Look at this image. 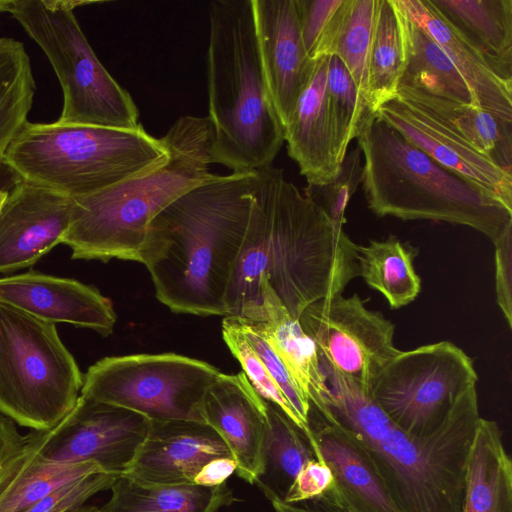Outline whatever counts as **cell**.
Masks as SVG:
<instances>
[{
  "label": "cell",
  "mask_w": 512,
  "mask_h": 512,
  "mask_svg": "<svg viewBox=\"0 0 512 512\" xmlns=\"http://www.w3.org/2000/svg\"><path fill=\"white\" fill-rule=\"evenodd\" d=\"M250 201L227 317L257 300L262 275L296 319L313 302L342 294L358 276L357 244L282 169L256 171Z\"/></svg>",
  "instance_id": "6da1fadb"
},
{
  "label": "cell",
  "mask_w": 512,
  "mask_h": 512,
  "mask_svg": "<svg viewBox=\"0 0 512 512\" xmlns=\"http://www.w3.org/2000/svg\"><path fill=\"white\" fill-rule=\"evenodd\" d=\"M256 171L218 175L150 222L140 252L157 299L175 313L228 316L227 296L250 216Z\"/></svg>",
  "instance_id": "7a4b0ae2"
},
{
  "label": "cell",
  "mask_w": 512,
  "mask_h": 512,
  "mask_svg": "<svg viewBox=\"0 0 512 512\" xmlns=\"http://www.w3.org/2000/svg\"><path fill=\"white\" fill-rule=\"evenodd\" d=\"M324 373L329 396L316 412L362 445L400 512H462L468 454L480 418L476 386L459 397L434 433L418 438L396 426L368 391Z\"/></svg>",
  "instance_id": "3957f363"
},
{
  "label": "cell",
  "mask_w": 512,
  "mask_h": 512,
  "mask_svg": "<svg viewBox=\"0 0 512 512\" xmlns=\"http://www.w3.org/2000/svg\"><path fill=\"white\" fill-rule=\"evenodd\" d=\"M161 140L167 150L156 166L90 195L73 198L61 244L73 259L140 262L148 226L163 209L191 189L218 176L212 163L208 117L182 116Z\"/></svg>",
  "instance_id": "277c9868"
},
{
  "label": "cell",
  "mask_w": 512,
  "mask_h": 512,
  "mask_svg": "<svg viewBox=\"0 0 512 512\" xmlns=\"http://www.w3.org/2000/svg\"><path fill=\"white\" fill-rule=\"evenodd\" d=\"M208 11L212 163L232 173L270 167L284 143V128L264 76L252 0H214Z\"/></svg>",
  "instance_id": "5b68a950"
},
{
  "label": "cell",
  "mask_w": 512,
  "mask_h": 512,
  "mask_svg": "<svg viewBox=\"0 0 512 512\" xmlns=\"http://www.w3.org/2000/svg\"><path fill=\"white\" fill-rule=\"evenodd\" d=\"M356 139L363 156L361 184L375 215L468 226L492 242L512 226V209L436 162L376 113Z\"/></svg>",
  "instance_id": "8992f818"
},
{
  "label": "cell",
  "mask_w": 512,
  "mask_h": 512,
  "mask_svg": "<svg viewBox=\"0 0 512 512\" xmlns=\"http://www.w3.org/2000/svg\"><path fill=\"white\" fill-rule=\"evenodd\" d=\"M167 157L161 140L143 126L27 121L2 164L16 178L71 198L93 194L142 173Z\"/></svg>",
  "instance_id": "52a82bcc"
},
{
  "label": "cell",
  "mask_w": 512,
  "mask_h": 512,
  "mask_svg": "<svg viewBox=\"0 0 512 512\" xmlns=\"http://www.w3.org/2000/svg\"><path fill=\"white\" fill-rule=\"evenodd\" d=\"M91 1L14 0L12 17L48 58L61 86L62 124L136 129L139 111L131 95L99 61L74 9Z\"/></svg>",
  "instance_id": "ba28073f"
},
{
  "label": "cell",
  "mask_w": 512,
  "mask_h": 512,
  "mask_svg": "<svg viewBox=\"0 0 512 512\" xmlns=\"http://www.w3.org/2000/svg\"><path fill=\"white\" fill-rule=\"evenodd\" d=\"M83 375L55 324L0 302V413L32 430L74 407Z\"/></svg>",
  "instance_id": "9c48e42d"
},
{
  "label": "cell",
  "mask_w": 512,
  "mask_h": 512,
  "mask_svg": "<svg viewBox=\"0 0 512 512\" xmlns=\"http://www.w3.org/2000/svg\"><path fill=\"white\" fill-rule=\"evenodd\" d=\"M219 374L207 362L174 353L105 357L83 375L81 395L150 421L205 423L203 399Z\"/></svg>",
  "instance_id": "30bf717a"
},
{
  "label": "cell",
  "mask_w": 512,
  "mask_h": 512,
  "mask_svg": "<svg viewBox=\"0 0 512 512\" xmlns=\"http://www.w3.org/2000/svg\"><path fill=\"white\" fill-rule=\"evenodd\" d=\"M478 380L472 359L448 341L400 351L378 374L369 394L406 433L424 438L446 420Z\"/></svg>",
  "instance_id": "8fae6325"
},
{
  "label": "cell",
  "mask_w": 512,
  "mask_h": 512,
  "mask_svg": "<svg viewBox=\"0 0 512 512\" xmlns=\"http://www.w3.org/2000/svg\"><path fill=\"white\" fill-rule=\"evenodd\" d=\"M298 320L315 343L323 371L368 392L381 370L401 351L394 345V324L368 309L357 294L313 302Z\"/></svg>",
  "instance_id": "7c38bea8"
},
{
  "label": "cell",
  "mask_w": 512,
  "mask_h": 512,
  "mask_svg": "<svg viewBox=\"0 0 512 512\" xmlns=\"http://www.w3.org/2000/svg\"><path fill=\"white\" fill-rule=\"evenodd\" d=\"M150 425L138 412L80 394L72 410L52 428L41 455L58 463L94 462L106 473L122 476Z\"/></svg>",
  "instance_id": "4fadbf2b"
},
{
  "label": "cell",
  "mask_w": 512,
  "mask_h": 512,
  "mask_svg": "<svg viewBox=\"0 0 512 512\" xmlns=\"http://www.w3.org/2000/svg\"><path fill=\"white\" fill-rule=\"evenodd\" d=\"M73 205L71 197L16 180L0 208V273L29 267L61 244Z\"/></svg>",
  "instance_id": "5bb4252c"
},
{
  "label": "cell",
  "mask_w": 512,
  "mask_h": 512,
  "mask_svg": "<svg viewBox=\"0 0 512 512\" xmlns=\"http://www.w3.org/2000/svg\"><path fill=\"white\" fill-rule=\"evenodd\" d=\"M252 6L264 76L285 129L315 60L305 50L295 0H252Z\"/></svg>",
  "instance_id": "9a60e30c"
},
{
  "label": "cell",
  "mask_w": 512,
  "mask_h": 512,
  "mask_svg": "<svg viewBox=\"0 0 512 512\" xmlns=\"http://www.w3.org/2000/svg\"><path fill=\"white\" fill-rule=\"evenodd\" d=\"M376 115L436 162L476 183L512 209V174L447 125L398 98L381 105Z\"/></svg>",
  "instance_id": "2e32d148"
},
{
  "label": "cell",
  "mask_w": 512,
  "mask_h": 512,
  "mask_svg": "<svg viewBox=\"0 0 512 512\" xmlns=\"http://www.w3.org/2000/svg\"><path fill=\"white\" fill-rule=\"evenodd\" d=\"M223 457L233 458L221 436L208 424L151 421L144 443L122 476L149 485L190 484L208 462Z\"/></svg>",
  "instance_id": "e0dca14e"
},
{
  "label": "cell",
  "mask_w": 512,
  "mask_h": 512,
  "mask_svg": "<svg viewBox=\"0 0 512 512\" xmlns=\"http://www.w3.org/2000/svg\"><path fill=\"white\" fill-rule=\"evenodd\" d=\"M0 302L38 319L92 329L102 336L116 323L110 299L75 279L36 271L0 278Z\"/></svg>",
  "instance_id": "ac0fdd59"
},
{
  "label": "cell",
  "mask_w": 512,
  "mask_h": 512,
  "mask_svg": "<svg viewBox=\"0 0 512 512\" xmlns=\"http://www.w3.org/2000/svg\"><path fill=\"white\" fill-rule=\"evenodd\" d=\"M202 414L204 422L229 448L238 476L255 484L263 470L268 426L266 401L243 372L236 375L220 372L205 393Z\"/></svg>",
  "instance_id": "d6986e66"
},
{
  "label": "cell",
  "mask_w": 512,
  "mask_h": 512,
  "mask_svg": "<svg viewBox=\"0 0 512 512\" xmlns=\"http://www.w3.org/2000/svg\"><path fill=\"white\" fill-rule=\"evenodd\" d=\"M309 428L333 476L327 497L340 512H400L362 445L344 428L327 421L310 407Z\"/></svg>",
  "instance_id": "ffe728a7"
},
{
  "label": "cell",
  "mask_w": 512,
  "mask_h": 512,
  "mask_svg": "<svg viewBox=\"0 0 512 512\" xmlns=\"http://www.w3.org/2000/svg\"><path fill=\"white\" fill-rule=\"evenodd\" d=\"M259 290L257 300L245 304L236 317L268 342L310 406L322 410L329 389L315 343L263 275L259 278Z\"/></svg>",
  "instance_id": "44dd1931"
},
{
  "label": "cell",
  "mask_w": 512,
  "mask_h": 512,
  "mask_svg": "<svg viewBox=\"0 0 512 512\" xmlns=\"http://www.w3.org/2000/svg\"><path fill=\"white\" fill-rule=\"evenodd\" d=\"M328 57L315 60L309 81L284 129L288 155L307 184L324 185L340 172L342 159L326 105Z\"/></svg>",
  "instance_id": "7402d4cb"
},
{
  "label": "cell",
  "mask_w": 512,
  "mask_h": 512,
  "mask_svg": "<svg viewBox=\"0 0 512 512\" xmlns=\"http://www.w3.org/2000/svg\"><path fill=\"white\" fill-rule=\"evenodd\" d=\"M52 428L26 434L22 448L0 467V512H23L70 481L105 472L94 462L58 463L44 459L41 451Z\"/></svg>",
  "instance_id": "603a6c76"
},
{
  "label": "cell",
  "mask_w": 512,
  "mask_h": 512,
  "mask_svg": "<svg viewBox=\"0 0 512 512\" xmlns=\"http://www.w3.org/2000/svg\"><path fill=\"white\" fill-rule=\"evenodd\" d=\"M441 47L468 85L477 106L512 123V84L500 79L481 55L436 12L429 0H396Z\"/></svg>",
  "instance_id": "cb8c5ba5"
},
{
  "label": "cell",
  "mask_w": 512,
  "mask_h": 512,
  "mask_svg": "<svg viewBox=\"0 0 512 512\" xmlns=\"http://www.w3.org/2000/svg\"><path fill=\"white\" fill-rule=\"evenodd\" d=\"M439 16L512 84V0H429Z\"/></svg>",
  "instance_id": "d4e9b609"
},
{
  "label": "cell",
  "mask_w": 512,
  "mask_h": 512,
  "mask_svg": "<svg viewBox=\"0 0 512 512\" xmlns=\"http://www.w3.org/2000/svg\"><path fill=\"white\" fill-rule=\"evenodd\" d=\"M394 5L403 50L399 87L463 105L477 106L465 80L435 40L397 3Z\"/></svg>",
  "instance_id": "484cf974"
},
{
  "label": "cell",
  "mask_w": 512,
  "mask_h": 512,
  "mask_svg": "<svg viewBox=\"0 0 512 512\" xmlns=\"http://www.w3.org/2000/svg\"><path fill=\"white\" fill-rule=\"evenodd\" d=\"M462 512H512V462L497 422L480 417L469 450Z\"/></svg>",
  "instance_id": "4316f807"
},
{
  "label": "cell",
  "mask_w": 512,
  "mask_h": 512,
  "mask_svg": "<svg viewBox=\"0 0 512 512\" xmlns=\"http://www.w3.org/2000/svg\"><path fill=\"white\" fill-rule=\"evenodd\" d=\"M396 98L432 115L511 174L512 123L479 107L459 104L414 89L399 87Z\"/></svg>",
  "instance_id": "83f0119b"
},
{
  "label": "cell",
  "mask_w": 512,
  "mask_h": 512,
  "mask_svg": "<svg viewBox=\"0 0 512 512\" xmlns=\"http://www.w3.org/2000/svg\"><path fill=\"white\" fill-rule=\"evenodd\" d=\"M100 512H217L234 501L226 484L149 485L119 476Z\"/></svg>",
  "instance_id": "f1b7e54d"
},
{
  "label": "cell",
  "mask_w": 512,
  "mask_h": 512,
  "mask_svg": "<svg viewBox=\"0 0 512 512\" xmlns=\"http://www.w3.org/2000/svg\"><path fill=\"white\" fill-rule=\"evenodd\" d=\"M376 9L377 0H342L323 30L311 57L312 60L338 57L365 101L367 63Z\"/></svg>",
  "instance_id": "f546056e"
},
{
  "label": "cell",
  "mask_w": 512,
  "mask_h": 512,
  "mask_svg": "<svg viewBox=\"0 0 512 512\" xmlns=\"http://www.w3.org/2000/svg\"><path fill=\"white\" fill-rule=\"evenodd\" d=\"M358 276L379 292L392 309L413 302L420 293L421 279L414 267L415 248L390 235L357 245Z\"/></svg>",
  "instance_id": "4dcf8cb0"
},
{
  "label": "cell",
  "mask_w": 512,
  "mask_h": 512,
  "mask_svg": "<svg viewBox=\"0 0 512 512\" xmlns=\"http://www.w3.org/2000/svg\"><path fill=\"white\" fill-rule=\"evenodd\" d=\"M266 412L263 470L255 483L270 501H283L301 469L317 458L305 433L279 407L266 401Z\"/></svg>",
  "instance_id": "1f68e13d"
},
{
  "label": "cell",
  "mask_w": 512,
  "mask_h": 512,
  "mask_svg": "<svg viewBox=\"0 0 512 512\" xmlns=\"http://www.w3.org/2000/svg\"><path fill=\"white\" fill-rule=\"evenodd\" d=\"M36 83L22 42L0 37V164L15 136L28 121Z\"/></svg>",
  "instance_id": "d6a6232c"
},
{
  "label": "cell",
  "mask_w": 512,
  "mask_h": 512,
  "mask_svg": "<svg viewBox=\"0 0 512 512\" xmlns=\"http://www.w3.org/2000/svg\"><path fill=\"white\" fill-rule=\"evenodd\" d=\"M403 70V50L392 0H377L367 63L366 102L377 109L396 98Z\"/></svg>",
  "instance_id": "836d02e7"
},
{
  "label": "cell",
  "mask_w": 512,
  "mask_h": 512,
  "mask_svg": "<svg viewBox=\"0 0 512 512\" xmlns=\"http://www.w3.org/2000/svg\"><path fill=\"white\" fill-rule=\"evenodd\" d=\"M325 97L339 155L343 160L350 142L375 113L369 109L347 68L336 56L328 57Z\"/></svg>",
  "instance_id": "e575fe53"
},
{
  "label": "cell",
  "mask_w": 512,
  "mask_h": 512,
  "mask_svg": "<svg viewBox=\"0 0 512 512\" xmlns=\"http://www.w3.org/2000/svg\"><path fill=\"white\" fill-rule=\"evenodd\" d=\"M222 336L231 353L241 364L243 373L258 395L263 400L279 407L303 431L293 408L270 375L263 361L246 339L235 317H224Z\"/></svg>",
  "instance_id": "d590c367"
},
{
  "label": "cell",
  "mask_w": 512,
  "mask_h": 512,
  "mask_svg": "<svg viewBox=\"0 0 512 512\" xmlns=\"http://www.w3.org/2000/svg\"><path fill=\"white\" fill-rule=\"evenodd\" d=\"M362 153L358 146L346 153L339 174L324 185L307 184L303 194L338 226L346 223V208L362 180Z\"/></svg>",
  "instance_id": "8d00e7d4"
},
{
  "label": "cell",
  "mask_w": 512,
  "mask_h": 512,
  "mask_svg": "<svg viewBox=\"0 0 512 512\" xmlns=\"http://www.w3.org/2000/svg\"><path fill=\"white\" fill-rule=\"evenodd\" d=\"M333 486V476L323 461L313 459L298 473L283 502L296 504L307 500L326 501Z\"/></svg>",
  "instance_id": "74e56055"
},
{
  "label": "cell",
  "mask_w": 512,
  "mask_h": 512,
  "mask_svg": "<svg viewBox=\"0 0 512 512\" xmlns=\"http://www.w3.org/2000/svg\"><path fill=\"white\" fill-rule=\"evenodd\" d=\"M342 0H295L301 38L312 59L315 46Z\"/></svg>",
  "instance_id": "f35d334b"
},
{
  "label": "cell",
  "mask_w": 512,
  "mask_h": 512,
  "mask_svg": "<svg viewBox=\"0 0 512 512\" xmlns=\"http://www.w3.org/2000/svg\"><path fill=\"white\" fill-rule=\"evenodd\" d=\"M495 246V288L498 306L507 325L512 326V226L496 241Z\"/></svg>",
  "instance_id": "ab89813d"
},
{
  "label": "cell",
  "mask_w": 512,
  "mask_h": 512,
  "mask_svg": "<svg viewBox=\"0 0 512 512\" xmlns=\"http://www.w3.org/2000/svg\"><path fill=\"white\" fill-rule=\"evenodd\" d=\"M237 464L233 458H216L208 462L197 474L194 484L202 486H218L236 471Z\"/></svg>",
  "instance_id": "60d3db41"
},
{
  "label": "cell",
  "mask_w": 512,
  "mask_h": 512,
  "mask_svg": "<svg viewBox=\"0 0 512 512\" xmlns=\"http://www.w3.org/2000/svg\"><path fill=\"white\" fill-rule=\"evenodd\" d=\"M27 435L19 433L16 423L0 413V467L26 442Z\"/></svg>",
  "instance_id": "b9f144b4"
},
{
  "label": "cell",
  "mask_w": 512,
  "mask_h": 512,
  "mask_svg": "<svg viewBox=\"0 0 512 512\" xmlns=\"http://www.w3.org/2000/svg\"><path fill=\"white\" fill-rule=\"evenodd\" d=\"M275 512H318L297 506L296 504L285 503L281 500H271Z\"/></svg>",
  "instance_id": "7bdbcfd3"
},
{
  "label": "cell",
  "mask_w": 512,
  "mask_h": 512,
  "mask_svg": "<svg viewBox=\"0 0 512 512\" xmlns=\"http://www.w3.org/2000/svg\"><path fill=\"white\" fill-rule=\"evenodd\" d=\"M67 512H100V509L95 506L82 505L80 507L68 510Z\"/></svg>",
  "instance_id": "ee69618b"
},
{
  "label": "cell",
  "mask_w": 512,
  "mask_h": 512,
  "mask_svg": "<svg viewBox=\"0 0 512 512\" xmlns=\"http://www.w3.org/2000/svg\"><path fill=\"white\" fill-rule=\"evenodd\" d=\"M11 0H0V12L2 13H9L11 6H12Z\"/></svg>",
  "instance_id": "f6af8a7d"
},
{
  "label": "cell",
  "mask_w": 512,
  "mask_h": 512,
  "mask_svg": "<svg viewBox=\"0 0 512 512\" xmlns=\"http://www.w3.org/2000/svg\"><path fill=\"white\" fill-rule=\"evenodd\" d=\"M6 196H7V191L0 190V208L5 200Z\"/></svg>",
  "instance_id": "bcb514c9"
}]
</instances>
